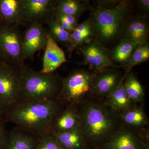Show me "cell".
<instances>
[{"mask_svg":"<svg viewBox=\"0 0 149 149\" xmlns=\"http://www.w3.org/2000/svg\"><path fill=\"white\" fill-rule=\"evenodd\" d=\"M76 108L78 126L89 149L97 148L122 126L119 113L108 106L104 99L90 96Z\"/></svg>","mask_w":149,"mask_h":149,"instance_id":"1","label":"cell"},{"mask_svg":"<svg viewBox=\"0 0 149 149\" xmlns=\"http://www.w3.org/2000/svg\"><path fill=\"white\" fill-rule=\"evenodd\" d=\"M64 107L58 102L51 101L18 103L7 110L5 120L42 137L49 134L54 121Z\"/></svg>","mask_w":149,"mask_h":149,"instance_id":"2","label":"cell"},{"mask_svg":"<svg viewBox=\"0 0 149 149\" xmlns=\"http://www.w3.org/2000/svg\"><path fill=\"white\" fill-rule=\"evenodd\" d=\"M90 10L95 38L108 49L117 43L123 24L135 12L133 1L127 0H121L112 8L92 7Z\"/></svg>","mask_w":149,"mask_h":149,"instance_id":"3","label":"cell"},{"mask_svg":"<svg viewBox=\"0 0 149 149\" xmlns=\"http://www.w3.org/2000/svg\"><path fill=\"white\" fill-rule=\"evenodd\" d=\"M62 77L56 71L42 73L25 65L22 68L18 103L35 101L58 102Z\"/></svg>","mask_w":149,"mask_h":149,"instance_id":"4","label":"cell"},{"mask_svg":"<svg viewBox=\"0 0 149 149\" xmlns=\"http://www.w3.org/2000/svg\"><path fill=\"white\" fill-rule=\"evenodd\" d=\"M97 72L84 68L73 70L62 77V88L58 102L63 106L77 107L91 96L93 78Z\"/></svg>","mask_w":149,"mask_h":149,"instance_id":"5","label":"cell"},{"mask_svg":"<svg viewBox=\"0 0 149 149\" xmlns=\"http://www.w3.org/2000/svg\"><path fill=\"white\" fill-rule=\"evenodd\" d=\"M19 25L0 24V63L17 68L24 65V31Z\"/></svg>","mask_w":149,"mask_h":149,"instance_id":"6","label":"cell"},{"mask_svg":"<svg viewBox=\"0 0 149 149\" xmlns=\"http://www.w3.org/2000/svg\"><path fill=\"white\" fill-rule=\"evenodd\" d=\"M57 0H19L21 26L46 24L53 17Z\"/></svg>","mask_w":149,"mask_h":149,"instance_id":"7","label":"cell"},{"mask_svg":"<svg viewBox=\"0 0 149 149\" xmlns=\"http://www.w3.org/2000/svg\"><path fill=\"white\" fill-rule=\"evenodd\" d=\"M22 68H17L0 63V100L7 110L19 101Z\"/></svg>","mask_w":149,"mask_h":149,"instance_id":"8","label":"cell"},{"mask_svg":"<svg viewBox=\"0 0 149 149\" xmlns=\"http://www.w3.org/2000/svg\"><path fill=\"white\" fill-rule=\"evenodd\" d=\"M149 128L139 131L122 126L112 137L96 149H149Z\"/></svg>","mask_w":149,"mask_h":149,"instance_id":"9","label":"cell"},{"mask_svg":"<svg viewBox=\"0 0 149 149\" xmlns=\"http://www.w3.org/2000/svg\"><path fill=\"white\" fill-rule=\"evenodd\" d=\"M83 57L81 64L88 65L89 69L98 72L107 68H120L113 63L111 49L104 47L95 38L90 42L77 48Z\"/></svg>","mask_w":149,"mask_h":149,"instance_id":"10","label":"cell"},{"mask_svg":"<svg viewBox=\"0 0 149 149\" xmlns=\"http://www.w3.org/2000/svg\"><path fill=\"white\" fill-rule=\"evenodd\" d=\"M120 68H107L97 72L93 78L90 96L104 99L109 95L125 77Z\"/></svg>","mask_w":149,"mask_h":149,"instance_id":"11","label":"cell"},{"mask_svg":"<svg viewBox=\"0 0 149 149\" xmlns=\"http://www.w3.org/2000/svg\"><path fill=\"white\" fill-rule=\"evenodd\" d=\"M149 37L148 17L134 14L123 24L118 42L127 40L141 44L148 41Z\"/></svg>","mask_w":149,"mask_h":149,"instance_id":"12","label":"cell"},{"mask_svg":"<svg viewBox=\"0 0 149 149\" xmlns=\"http://www.w3.org/2000/svg\"><path fill=\"white\" fill-rule=\"evenodd\" d=\"M43 24H35L24 31L23 56L24 60L33 59L35 53L45 49L47 41V32Z\"/></svg>","mask_w":149,"mask_h":149,"instance_id":"13","label":"cell"},{"mask_svg":"<svg viewBox=\"0 0 149 149\" xmlns=\"http://www.w3.org/2000/svg\"><path fill=\"white\" fill-rule=\"evenodd\" d=\"M43 59L42 73H50L56 71L57 69L67 61L64 51L57 43L49 35Z\"/></svg>","mask_w":149,"mask_h":149,"instance_id":"14","label":"cell"},{"mask_svg":"<svg viewBox=\"0 0 149 149\" xmlns=\"http://www.w3.org/2000/svg\"><path fill=\"white\" fill-rule=\"evenodd\" d=\"M40 138L15 126L8 132L6 149H36Z\"/></svg>","mask_w":149,"mask_h":149,"instance_id":"15","label":"cell"},{"mask_svg":"<svg viewBox=\"0 0 149 149\" xmlns=\"http://www.w3.org/2000/svg\"><path fill=\"white\" fill-rule=\"evenodd\" d=\"M95 38L94 21L91 14L86 20L78 24L71 32L70 45L67 51L70 56H71L74 50L84 44L90 42Z\"/></svg>","mask_w":149,"mask_h":149,"instance_id":"16","label":"cell"},{"mask_svg":"<svg viewBox=\"0 0 149 149\" xmlns=\"http://www.w3.org/2000/svg\"><path fill=\"white\" fill-rule=\"evenodd\" d=\"M139 105L119 113L122 124L134 130L142 131L148 128L149 120L143 108Z\"/></svg>","mask_w":149,"mask_h":149,"instance_id":"17","label":"cell"},{"mask_svg":"<svg viewBox=\"0 0 149 149\" xmlns=\"http://www.w3.org/2000/svg\"><path fill=\"white\" fill-rule=\"evenodd\" d=\"M78 123L76 107L70 105L65 106L54 121L49 134L68 131L78 126Z\"/></svg>","mask_w":149,"mask_h":149,"instance_id":"18","label":"cell"},{"mask_svg":"<svg viewBox=\"0 0 149 149\" xmlns=\"http://www.w3.org/2000/svg\"><path fill=\"white\" fill-rule=\"evenodd\" d=\"M49 134L56 139L63 149H89L78 126L66 132Z\"/></svg>","mask_w":149,"mask_h":149,"instance_id":"19","label":"cell"},{"mask_svg":"<svg viewBox=\"0 0 149 149\" xmlns=\"http://www.w3.org/2000/svg\"><path fill=\"white\" fill-rule=\"evenodd\" d=\"M124 79V78L116 88L104 99L108 106L118 113L130 109L137 105L131 101L126 94L123 86Z\"/></svg>","mask_w":149,"mask_h":149,"instance_id":"20","label":"cell"},{"mask_svg":"<svg viewBox=\"0 0 149 149\" xmlns=\"http://www.w3.org/2000/svg\"><path fill=\"white\" fill-rule=\"evenodd\" d=\"M91 1L88 0H57L55 11L73 17L78 20L87 10H91Z\"/></svg>","mask_w":149,"mask_h":149,"instance_id":"21","label":"cell"},{"mask_svg":"<svg viewBox=\"0 0 149 149\" xmlns=\"http://www.w3.org/2000/svg\"><path fill=\"white\" fill-rule=\"evenodd\" d=\"M1 24L21 26L19 0H0Z\"/></svg>","mask_w":149,"mask_h":149,"instance_id":"22","label":"cell"},{"mask_svg":"<svg viewBox=\"0 0 149 149\" xmlns=\"http://www.w3.org/2000/svg\"><path fill=\"white\" fill-rule=\"evenodd\" d=\"M139 44L127 40L118 41L112 49H111V55L113 63L123 68L127 63L133 51Z\"/></svg>","mask_w":149,"mask_h":149,"instance_id":"23","label":"cell"},{"mask_svg":"<svg viewBox=\"0 0 149 149\" xmlns=\"http://www.w3.org/2000/svg\"><path fill=\"white\" fill-rule=\"evenodd\" d=\"M123 86L128 97L134 103L141 105L143 102L145 91L139 79L132 70L125 72Z\"/></svg>","mask_w":149,"mask_h":149,"instance_id":"24","label":"cell"},{"mask_svg":"<svg viewBox=\"0 0 149 149\" xmlns=\"http://www.w3.org/2000/svg\"><path fill=\"white\" fill-rule=\"evenodd\" d=\"M46 24L49 27L48 35L57 43H60L68 49L71 41V32L65 30L54 17L49 19Z\"/></svg>","mask_w":149,"mask_h":149,"instance_id":"25","label":"cell"},{"mask_svg":"<svg viewBox=\"0 0 149 149\" xmlns=\"http://www.w3.org/2000/svg\"><path fill=\"white\" fill-rule=\"evenodd\" d=\"M149 60V41L141 43L134 49L126 65L123 68L125 72L132 70L136 65L148 61Z\"/></svg>","mask_w":149,"mask_h":149,"instance_id":"26","label":"cell"},{"mask_svg":"<svg viewBox=\"0 0 149 149\" xmlns=\"http://www.w3.org/2000/svg\"><path fill=\"white\" fill-rule=\"evenodd\" d=\"M54 17L65 30L71 33L78 24L77 19L73 17L59 13L55 11Z\"/></svg>","mask_w":149,"mask_h":149,"instance_id":"27","label":"cell"},{"mask_svg":"<svg viewBox=\"0 0 149 149\" xmlns=\"http://www.w3.org/2000/svg\"><path fill=\"white\" fill-rule=\"evenodd\" d=\"M36 149H63L56 139L51 135L41 137Z\"/></svg>","mask_w":149,"mask_h":149,"instance_id":"28","label":"cell"},{"mask_svg":"<svg viewBox=\"0 0 149 149\" xmlns=\"http://www.w3.org/2000/svg\"><path fill=\"white\" fill-rule=\"evenodd\" d=\"M5 120H0V149H6L8 132L6 129Z\"/></svg>","mask_w":149,"mask_h":149,"instance_id":"29","label":"cell"},{"mask_svg":"<svg viewBox=\"0 0 149 149\" xmlns=\"http://www.w3.org/2000/svg\"><path fill=\"white\" fill-rule=\"evenodd\" d=\"M121 0H99L93 2L92 7H101L110 8L114 7L121 2Z\"/></svg>","mask_w":149,"mask_h":149,"instance_id":"30","label":"cell"},{"mask_svg":"<svg viewBox=\"0 0 149 149\" xmlns=\"http://www.w3.org/2000/svg\"><path fill=\"white\" fill-rule=\"evenodd\" d=\"M133 5L138 8L142 12L141 15L148 16L149 13V0H137L133 1Z\"/></svg>","mask_w":149,"mask_h":149,"instance_id":"31","label":"cell"},{"mask_svg":"<svg viewBox=\"0 0 149 149\" xmlns=\"http://www.w3.org/2000/svg\"><path fill=\"white\" fill-rule=\"evenodd\" d=\"M7 109L0 100V120H5V116Z\"/></svg>","mask_w":149,"mask_h":149,"instance_id":"32","label":"cell"},{"mask_svg":"<svg viewBox=\"0 0 149 149\" xmlns=\"http://www.w3.org/2000/svg\"><path fill=\"white\" fill-rule=\"evenodd\" d=\"M1 15H0V24H1Z\"/></svg>","mask_w":149,"mask_h":149,"instance_id":"33","label":"cell"}]
</instances>
